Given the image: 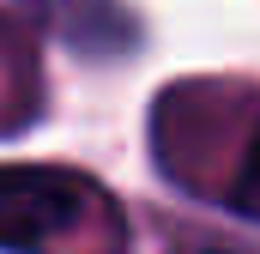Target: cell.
<instances>
[{
	"mask_svg": "<svg viewBox=\"0 0 260 254\" xmlns=\"http://www.w3.org/2000/svg\"><path fill=\"white\" fill-rule=\"evenodd\" d=\"M97 206V188L73 170L49 164H0V248L43 254L49 242L73 236Z\"/></svg>",
	"mask_w": 260,
	"mask_h": 254,
	"instance_id": "6da1fadb",
	"label": "cell"
},
{
	"mask_svg": "<svg viewBox=\"0 0 260 254\" xmlns=\"http://www.w3.org/2000/svg\"><path fill=\"white\" fill-rule=\"evenodd\" d=\"M230 206H236V212H248V218H260V127L248 133V151H242V164H236Z\"/></svg>",
	"mask_w": 260,
	"mask_h": 254,
	"instance_id": "7a4b0ae2",
	"label": "cell"
},
{
	"mask_svg": "<svg viewBox=\"0 0 260 254\" xmlns=\"http://www.w3.org/2000/svg\"><path fill=\"white\" fill-rule=\"evenodd\" d=\"M182 254H248V248H224V242H200V248H182Z\"/></svg>",
	"mask_w": 260,
	"mask_h": 254,
	"instance_id": "3957f363",
	"label": "cell"
}]
</instances>
